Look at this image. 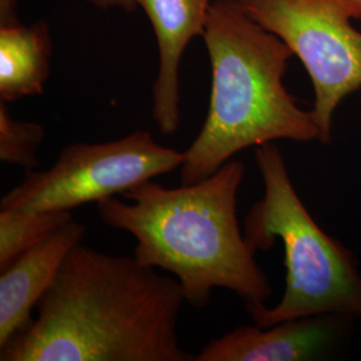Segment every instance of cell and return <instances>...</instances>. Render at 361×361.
I'll return each instance as SVG.
<instances>
[{
	"mask_svg": "<svg viewBox=\"0 0 361 361\" xmlns=\"http://www.w3.org/2000/svg\"><path fill=\"white\" fill-rule=\"evenodd\" d=\"M256 159L264 197L247 213L244 235L255 253L271 249L276 238L284 243L286 283L274 308L245 304L252 320L268 328L328 313L361 317V277L352 255L310 217L274 143L258 146Z\"/></svg>",
	"mask_w": 361,
	"mask_h": 361,
	"instance_id": "4",
	"label": "cell"
},
{
	"mask_svg": "<svg viewBox=\"0 0 361 361\" xmlns=\"http://www.w3.org/2000/svg\"><path fill=\"white\" fill-rule=\"evenodd\" d=\"M19 0H0V26L19 23L16 7Z\"/></svg>",
	"mask_w": 361,
	"mask_h": 361,
	"instance_id": "13",
	"label": "cell"
},
{
	"mask_svg": "<svg viewBox=\"0 0 361 361\" xmlns=\"http://www.w3.org/2000/svg\"><path fill=\"white\" fill-rule=\"evenodd\" d=\"M331 328L324 319L310 316L268 328L240 326L212 340L195 361H300L324 348Z\"/></svg>",
	"mask_w": 361,
	"mask_h": 361,
	"instance_id": "9",
	"label": "cell"
},
{
	"mask_svg": "<svg viewBox=\"0 0 361 361\" xmlns=\"http://www.w3.org/2000/svg\"><path fill=\"white\" fill-rule=\"evenodd\" d=\"M245 166L229 161L213 176L180 188L146 180L123 194L97 202L106 225L130 233L134 257L174 274L194 308L210 302L214 288H225L245 304L265 302L271 285L241 234L235 207Z\"/></svg>",
	"mask_w": 361,
	"mask_h": 361,
	"instance_id": "2",
	"label": "cell"
},
{
	"mask_svg": "<svg viewBox=\"0 0 361 361\" xmlns=\"http://www.w3.org/2000/svg\"><path fill=\"white\" fill-rule=\"evenodd\" d=\"M183 302L178 280L80 243L0 360L195 361L178 340Z\"/></svg>",
	"mask_w": 361,
	"mask_h": 361,
	"instance_id": "1",
	"label": "cell"
},
{
	"mask_svg": "<svg viewBox=\"0 0 361 361\" xmlns=\"http://www.w3.org/2000/svg\"><path fill=\"white\" fill-rule=\"evenodd\" d=\"M44 129L37 122L13 119L6 102L0 101V159L26 173L38 166V149Z\"/></svg>",
	"mask_w": 361,
	"mask_h": 361,
	"instance_id": "12",
	"label": "cell"
},
{
	"mask_svg": "<svg viewBox=\"0 0 361 361\" xmlns=\"http://www.w3.org/2000/svg\"><path fill=\"white\" fill-rule=\"evenodd\" d=\"M51 37L43 20L0 26V101L40 95L50 77Z\"/></svg>",
	"mask_w": 361,
	"mask_h": 361,
	"instance_id": "10",
	"label": "cell"
},
{
	"mask_svg": "<svg viewBox=\"0 0 361 361\" xmlns=\"http://www.w3.org/2000/svg\"><path fill=\"white\" fill-rule=\"evenodd\" d=\"M357 1H361V0H357Z\"/></svg>",
	"mask_w": 361,
	"mask_h": 361,
	"instance_id": "15",
	"label": "cell"
},
{
	"mask_svg": "<svg viewBox=\"0 0 361 361\" xmlns=\"http://www.w3.org/2000/svg\"><path fill=\"white\" fill-rule=\"evenodd\" d=\"M73 221L71 212L0 209V271L30 247Z\"/></svg>",
	"mask_w": 361,
	"mask_h": 361,
	"instance_id": "11",
	"label": "cell"
},
{
	"mask_svg": "<svg viewBox=\"0 0 361 361\" xmlns=\"http://www.w3.org/2000/svg\"><path fill=\"white\" fill-rule=\"evenodd\" d=\"M154 28L159 67L153 85L152 116L162 134L180 129V66L192 39L204 35L213 0H133Z\"/></svg>",
	"mask_w": 361,
	"mask_h": 361,
	"instance_id": "7",
	"label": "cell"
},
{
	"mask_svg": "<svg viewBox=\"0 0 361 361\" xmlns=\"http://www.w3.org/2000/svg\"><path fill=\"white\" fill-rule=\"evenodd\" d=\"M202 37L212 67L210 104L202 129L185 152L182 183L213 176L250 146L320 141L313 113L300 109L285 87L293 52L240 0H213Z\"/></svg>",
	"mask_w": 361,
	"mask_h": 361,
	"instance_id": "3",
	"label": "cell"
},
{
	"mask_svg": "<svg viewBox=\"0 0 361 361\" xmlns=\"http://www.w3.org/2000/svg\"><path fill=\"white\" fill-rule=\"evenodd\" d=\"M258 25L277 35L310 74L320 142L331 141L332 116L361 89V19L357 0H240Z\"/></svg>",
	"mask_w": 361,
	"mask_h": 361,
	"instance_id": "6",
	"label": "cell"
},
{
	"mask_svg": "<svg viewBox=\"0 0 361 361\" xmlns=\"http://www.w3.org/2000/svg\"><path fill=\"white\" fill-rule=\"evenodd\" d=\"M185 152L157 143L146 130L116 141L67 145L51 168L28 171L1 197L0 209L71 212L126 193L137 185L180 168Z\"/></svg>",
	"mask_w": 361,
	"mask_h": 361,
	"instance_id": "5",
	"label": "cell"
},
{
	"mask_svg": "<svg viewBox=\"0 0 361 361\" xmlns=\"http://www.w3.org/2000/svg\"><path fill=\"white\" fill-rule=\"evenodd\" d=\"M85 234L86 226L73 219L0 271V348L31 322V310Z\"/></svg>",
	"mask_w": 361,
	"mask_h": 361,
	"instance_id": "8",
	"label": "cell"
},
{
	"mask_svg": "<svg viewBox=\"0 0 361 361\" xmlns=\"http://www.w3.org/2000/svg\"><path fill=\"white\" fill-rule=\"evenodd\" d=\"M97 8L101 10H109V8H122L125 11H133L137 6L133 0H86Z\"/></svg>",
	"mask_w": 361,
	"mask_h": 361,
	"instance_id": "14",
	"label": "cell"
}]
</instances>
